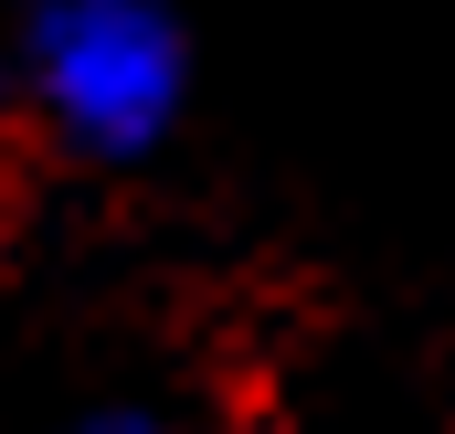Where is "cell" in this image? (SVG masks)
I'll use <instances>...</instances> for the list:
<instances>
[{"label":"cell","mask_w":455,"mask_h":434,"mask_svg":"<svg viewBox=\"0 0 455 434\" xmlns=\"http://www.w3.org/2000/svg\"><path fill=\"white\" fill-rule=\"evenodd\" d=\"M53 85H64V107L85 117L96 138H138L148 117H159V96H170V43H159V21H64V43H53Z\"/></svg>","instance_id":"obj_1"}]
</instances>
